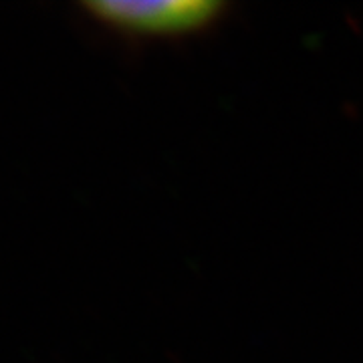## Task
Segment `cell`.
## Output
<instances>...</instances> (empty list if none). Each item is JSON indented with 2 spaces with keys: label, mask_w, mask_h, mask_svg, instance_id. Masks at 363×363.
Instances as JSON below:
<instances>
[{
  "label": "cell",
  "mask_w": 363,
  "mask_h": 363,
  "mask_svg": "<svg viewBox=\"0 0 363 363\" xmlns=\"http://www.w3.org/2000/svg\"><path fill=\"white\" fill-rule=\"evenodd\" d=\"M93 21L131 39H184L220 23L228 13L222 0H95L81 4Z\"/></svg>",
  "instance_id": "6da1fadb"
}]
</instances>
